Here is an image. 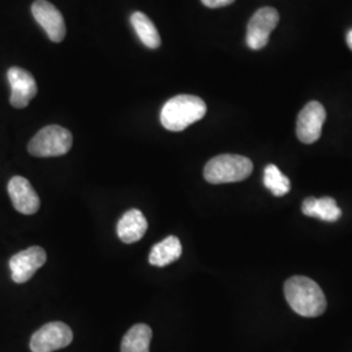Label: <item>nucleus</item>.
<instances>
[{
	"label": "nucleus",
	"instance_id": "7",
	"mask_svg": "<svg viewBox=\"0 0 352 352\" xmlns=\"http://www.w3.org/2000/svg\"><path fill=\"white\" fill-rule=\"evenodd\" d=\"M327 119L325 107L320 102L312 101L304 106L296 122V136L302 144H314L321 138L322 126Z\"/></svg>",
	"mask_w": 352,
	"mask_h": 352
},
{
	"label": "nucleus",
	"instance_id": "15",
	"mask_svg": "<svg viewBox=\"0 0 352 352\" xmlns=\"http://www.w3.org/2000/svg\"><path fill=\"white\" fill-rule=\"evenodd\" d=\"M153 331L145 324H138L126 331L122 340V352H149Z\"/></svg>",
	"mask_w": 352,
	"mask_h": 352
},
{
	"label": "nucleus",
	"instance_id": "18",
	"mask_svg": "<svg viewBox=\"0 0 352 352\" xmlns=\"http://www.w3.org/2000/svg\"><path fill=\"white\" fill-rule=\"evenodd\" d=\"M235 0H201L202 4L208 8H222V7H226L232 4Z\"/></svg>",
	"mask_w": 352,
	"mask_h": 352
},
{
	"label": "nucleus",
	"instance_id": "16",
	"mask_svg": "<svg viewBox=\"0 0 352 352\" xmlns=\"http://www.w3.org/2000/svg\"><path fill=\"white\" fill-rule=\"evenodd\" d=\"M131 23L135 28L141 42L149 49H158L161 46V37L151 19L142 12H135L131 16Z\"/></svg>",
	"mask_w": 352,
	"mask_h": 352
},
{
	"label": "nucleus",
	"instance_id": "19",
	"mask_svg": "<svg viewBox=\"0 0 352 352\" xmlns=\"http://www.w3.org/2000/svg\"><path fill=\"white\" fill-rule=\"evenodd\" d=\"M346 42H347L350 50H352V29L347 33V36H346Z\"/></svg>",
	"mask_w": 352,
	"mask_h": 352
},
{
	"label": "nucleus",
	"instance_id": "4",
	"mask_svg": "<svg viewBox=\"0 0 352 352\" xmlns=\"http://www.w3.org/2000/svg\"><path fill=\"white\" fill-rule=\"evenodd\" d=\"M72 133L60 126H47L42 128L30 140L28 151L34 157H59L72 148Z\"/></svg>",
	"mask_w": 352,
	"mask_h": 352
},
{
	"label": "nucleus",
	"instance_id": "12",
	"mask_svg": "<svg viewBox=\"0 0 352 352\" xmlns=\"http://www.w3.org/2000/svg\"><path fill=\"white\" fill-rule=\"evenodd\" d=\"M148 230V221L145 215L138 209L128 210L118 222V236L126 244L139 241Z\"/></svg>",
	"mask_w": 352,
	"mask_h": 352
},
{
	"label": "nucleus",
	"instance_id": "5",
	"mask_svg": "<svg viewBox=\"0 0 352 352\" xmlns=\"http://www.w3.org/2000/svg\"><path fill=\"white\" fill-rule=\"evenodd\" d=\"M279 23V13L276 8L264 7L252 16L247 26V45L251 50H261L269 42L272 32Z\"/></svg>",
	"mask_w": 352,
	"mask_h": 352
},
{
	"label": "nucleus",
	"instance_id": "1",
	"mask_svg": "<svg viewBox=\"0 0 352 352\" xmlns=\"http://www.w3.org/2000/svg\"><path fill=\"white\" fill-rule=\"evenodd\" d=\"M285 296L289 307L302 317H318L327 311V298L311 278L295 276L287 279Z\"/></svg>",
	"mask_w": 352,
	"mask_h": 352
},
{
	"label": "nucleus",
	"instance_id": "6",
	"mask_svg": "<svg viewBox=\"0 0 352 352\" xmlns=\"http://www.w3.org/2000/svg\"><path fill=\"white\" fill-rule=\"evenodd\" d=\"M74 333L63 322H50L37 330L30 340L33 352H54L71 344Z\"/></svg>",
	"mask_w": 352,
	"mask_h": 352
},
{
	"label": "nucleus",
	"instance_id": "2",
	"mask_svg": "<svg viewBox=\"0 0 352 352\" xmlns=\"http://www.w3.org/2000/svg\"><path fill=\"white\" fill-rule=\"evenodd\" d=\"M205 113L206 103L200 97L180 94L164 103L161 111V123L168 131L180 132L201 120Z\"/></svg>",
	"mask_w": 352,
	"mask_h": 352
},
{
	"label": "nucleus",
	"instance_id": "17",
	"mask_svg": "<svg viewBox=\"0 0 352 352\" xmlns=\"http://www.w3.org/2000/svg\"><path fill=\"white\" fill-rule=\"evenodd\" d=\"M264 184L277 197L286 196L291 189L289 177L276 164H267L265 167Z\"/></svg>",
	"mask_w": 352,
	"mask_h": 352
},
{
	"label": "nucleus",
	"instance_id": "14",
	"mask_svg": "<svg viewBox=\"0 0 352 352\" xmlns=\"http://www.w3.org/2000/svg\"><path fill=\"white\" fill-rule=\"evenodd\" d=\"M182 252L183 248H182L180 240L173 235L167 236L166 239L160 241L151 248L149 263L158 267L167 266L176 261L182 256Z\"/></svg>",
	"mask_w": 352,
	"mask_h": 352
},
{
	"label": "nucleus",
	"instance_id": "10",
	"mask_svg": "<svg viewBox=\"0 0 352 352\" xmlns=\"http://www.w3.org/2000/svg\"><path fill=\"white\" fill-rule=\"evenodd\" d=\"M46 263V252L41 247H30L19 252L10 261L11 274L16 283H25Z\"/></svg>",
	"mask_w": 352,
	"mask_h": 352
},
{
	"label": "nucleus",
	"instance_id": "13",
	"mask_svg": "<svg viewBox=\"0 0 352 352\" xmlns=\"http://www.w3.org/2000/svg\"><path fill=\"white\" fill-rule=\"evenodd\" d=\"M302 213L325 222H336L342 217V210L333 197H309L302 202Z\"/></svg>",
	"mask_w": 352,
	"mask_h": 352
},
{
	"label": "nucleus",
	"instance_id": "9",
	"mask_svg": "<svg viewBox=\"0 0 352 352\" xmlns=\"http://www.w3.org/2000/svg\"><path fill=\"white\" fill-rule=\"evenodd\" d=\"M7 76L12 89L10 98L11 104L14 109H25L29 102L37 96V82L34 77L20 67L10 68Z\"/></svg>",
	"mask_w": 352,
	"mask_h": 352
},
{
	"label": "nucleus",
	"instance_id": "11",
	"mask_svg": "<svg viewBox=\"0 0 352 352\" xmlns=\"http://www.w3.org/2000/svg\"><path fill=\"white\" fill-rule=\"evenodd\" d=\"M8 193L13 208L17 212L26 215L37 213L41 201L37 192L32 187L28 179L23 176H13L8 183Z\"/></svg>",
	"mask_w": 352,
	"mask_h": 352
},
{
	"label": "nucleus",
	"instance_id": "3",
	"mask_svg": "<svg viewBox=\"0 0 352 352\" xmlns=\"http://www.w3.org/2000/svg\"><path fill=\"white\" fill-rule=\"evenodd\" d=\"M251 160L238 154H222L212 158L204 168L206 182L212 184H225L241 182L251 175Z\"/></svg>",
	"mask_w": 352,
	"mask_h": 352
},
{
	"label": "nucleus",
	"instance_id": "8",
	"mask_svg": "<svg viewBox=\"0 0 352 352\" xmlns=\"http://www.w3.org/2000/svg\"><path fill=\"white\" fill-rule=\"evenodd\" d=\"M32 13L39 25L43 28L52 42L59 43L67 33L62 13L47 0H36L32 6Z\"/></svg>",
	"mask_w": 352,
	"mask_h": 352
}]
</instances>
